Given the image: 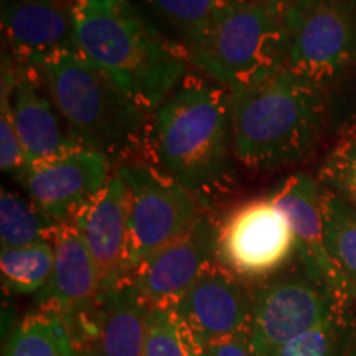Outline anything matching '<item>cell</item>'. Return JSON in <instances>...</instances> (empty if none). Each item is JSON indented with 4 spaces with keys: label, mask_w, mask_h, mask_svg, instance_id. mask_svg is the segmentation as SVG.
<instances>
[{
    "label": "cell",
    "mask_w": 356,
    "mask_h": 356,
    "mask_svg": "<svg viewBox=\"0 0 356 356\" xmlns=\"http://www.w3.org/2000/svg\"><path fill=\"white\" fill-rule=\"evenodd\" d=\"M234 159L270 173L297 165L333 129L332 91L277 66L228 89Z\"/></svg>",
    "instance_id": "obj_1"
},
{
    "label": "cell",
    "mask_w": 356,
    "mask_h": 356,
    "mask_svg": "<svg viewBox=\"0 0 356 356\" xmlns=\"http://www.w3.org/2000/svg\"><path fill=\"white\" fill-rule=\"evenodd\" d=\"M149 127L155 167L204 204L233 180L228 89L198 76H185L152 113Z\"/></svg>",
    "instance_id": "obj_2"
},
{
    "label": "cell",
    "mask_w": 356,
    "mask_h": 356,
    "mask_svg": "<svg viewBox=\"0 0 356 356\" xmlns=\"http://www.w3.org/2000/svg\"><path fill=\"white\" fill-rule=\"evenodd\" d=\"M76 51L147 113L184 81L188 58L127 0H78Z\"/></svg>",
    "instance_id": "obj_3"
},
{
    "label": "cell",
    "mask_w": 356,
    "mask_h": 356,
    "mask_svg": "<svg viewBox=\"0 0 356 356\" xmlns=\"http://www.w3.org/2000/svg\"><path fill=\"white\" fill-rule=\"evenodd\" d=\"M38 70L78 144L113 159L149 139V113L76 50L58 53Z\"/></svg>",
    "instance_id": "obj_4"
},
{
    "label": "cell",
    "mask_w": 356,
    "mask_h": 356,
    "mask_svg": "<svg viewBox=\"0 0 356 356\" xmlns=\"http://www.w3.org/2000/svg\"><path fill=\"white\" fill-rule=\"evenodd\" d=\"M286 8L270 0L222 2L211 25L186 51L188 61L226 89L282 63Z\"/></svg>",
    "instance_id": "obj_5"
},
{
    "label": "cell",
    "mask_w": 356,
    "mask_h": 356,
    "mask_svg": "<svg viewBox=\"0 0 356 356\" xmlns=\"http://www.w3.org/2000/svg\"><path fill=\"white\" fill-rule=\"evenodd\" d=\"M280 66L335 91L356 71V0H299L286 12Z\"/></svg>",
    "instance_id": "obj_6"
},
{
    "label": "cell",
    "mask_w": 356,
    "mask_h": 356,
    "mask_svg": "<svg viewBox=\"0 0 356 356\" xmlns=\"http://www.w3.org/2000/svg\"><path fill=\"white\" fill-rule=\"evenodd\" d=\"M131 191L129 274L145 257L193 228L207 204L157 167L127 160L118 167Z\"/></svg>",
    "instance_id": "obj_7"
},
{
    "label": "cell",
    "mask_w": 356,
    "mask_h": 356,
    "mask_svg": "<svg viewBox=\"0 0 356 356\" xmlns=\"http://www.w3.org/2000/svg\"><path fill=\"white\" fill-rule=\"evenodd\" d=\"M252 284L249 338L259 356H273L292 338L340 312H356L338 300L302 267Z\"/></svg>",
    "instance_id": "obj_8"
},
{
    "label": "cell",
    "mask_w": 356,
    "mask_h": 356,
    "mask_svg": "<svg viewBox=\"0 0 356 356\" xmlns=\"http://www.w3.org/2000/svg\"><path fill=\"white\" fill-rule=\"evenodd\" d=\"M292 259L296 238L269 195L241 202L216 221V262L239 279H269Z\"/></svg>",
    "instance_id": "obj_9"
},
{
    "label": "cell",
    "mask_w": 356,
    "mask_h": 356,
    "mask_svg": "<svg viewBox=\"0 0 356 356\" xmlns=\"http://www.w3.org/2000/svg\"><path fill=\"white\" fill-rule=\"evenodd\" d=\"M2 108L10 113L29 168L83 147L74 140L53 104L38 68L2 55Z\"/></svg>",
    "instance_id": "obj_10"
},
{
    "label": "cell",
    "mask_w": 356,
    "mask_h": 356,
    "mask_svg": "<svg viewBox=\"0 0 356 356\" xmlns=\"http://www.w3.org/2000/svg\"><path fill=\"white\" fill-rule=\"evenodd\" d=\"M323 188L307 172H296L280 181L269 193L275 207L282 211L296 238V259L302 270L327 287L338 300L353 307V296L325 243L322 208Z\"/></svg>",
    "instance_id": "obj_11"
},
{
    "label": "cell",
    "mask_w": 356,
    "mask_h": 356,
    "mask_svg": "<svg viewBox=\"0 0 356 356\" xmlns=\"http://www.w3.org/2000/svg\"><path fill=\"white\" fill-rule=\"evenodd\" d=\"M170 309L203 345L246 333L252 314V284L215 261Z\"/></svg>",
    "instance_id": "obj_12"
},
{
    "label": "cell",
    "mask_w": 356,
    "mask_h": 356,
    "mask_svg": "<svg viewBox=\"0 0 356 356\" xmlns=\"http://www.w3.org/2000/svg\"><path fill=\"white\" fill-rule=\"evenodd\" d=\"M113 159L99 150L79 147L50 162L30 167L25 191L37 210L53 222L68 221L111 180Z\"/></svg>",
    "instance_id": "obj_13"
},
{
    "label": "cell",
    "mask_w": 356,
    "mask_h": 356,
    "mask_svg": "<svg viewBox=\"0 0 356 356\" xmlns=\"http://www.w3.org/2000/svg\"><path fill=\"white\" fill-rule=\"evenodd\" d=\"M216 261V221L203 215L181 238L145 257L127 282L149 305L172 307Z\"/></svg>",
    "instance_id": "obj_14"
},
{
    "label": "cell",
    "mask_w": 356,
    "mask_h": 356,
    "mask_svg": "<svg viewBox=\"0 0 356 356\" xmlns=\"http://www.w3.org/2000/svg\"><path fill=\"white\" fill-rule=\"evenodd\" d=\"M50 243L55 251V264L50 282L37 296V307L61 317L74 332L95 312L104 291L95 261L73 221L56 222Z\"/></svg>",
    "instance_id": "obj_15"
},
{
    "label": "cell",
    "mask_w": 356,
    "mask_h": 356,
    "mask_svg": "<svg viewBox=\"0 0 356 356\" xmlns=\"http://www.w3.org/2000/svg\"><path fill=\"white\" fill-rule=\"evenodd\" d=\"M95 261L102 291L124 282L129 275L131 191L115 170L109 184L71 218Z\"/></svg>",
    "instance_id": "obj_16"
},
{
    "label": "cell",
    "mask_w": 356,
    "mask_h": 356,
    "mask_svg": "<svg viewBox=\"0 0 356 356\" xmlns=\"http://www.w3.org/2000/svg\"><path fill=\"white\" fill-rule=\"evenodd\" d=\"M78 0H7L2 32L7 51L22 65L42 66L61 51L76 50Z\"/></svg>",
    "instance_id": "obj_17"
},
{
    "label": "cell",
    "mask_w": 356,
    "mask_h": 356,
    "mask_svg": "<svg viewBox=\"0 0 356 356\" xmlns=\"http://www.w3.org/2000/svg\"><path fill=\"white\" fill-rule=\"evenodd\" d=\"M149 304L127 280L102 292L95 312L74 330L86 356H142Z\"/></svg>",
    "instance_id": "obj_18"
},
{
    "label": "cell",
    "mask_w": 356,
    "mask_h": 356,
    "mask_svg": "<svg viewBox=\"0 0 356 356\" xmlns=\"http://www.w3.org/2000/svg\"><path fill=\"white\" fill-rule=\"evenodd\" d=\"M3 356H86V351L63 318L37 310L13 328Z\"/></svg>",
    "instance_id": "obj_19"
},
{
    "label": "cell",
    "mask_w": 356,
    "mask_h": 356,
    "mask_svg": "<svg viewBox=\"0 0 356 356\" xmlns=\"http://www.w3.org/2000/svg\"><path fill=\"white\" fill-rule=\"evenodd\" d=\"M322 208L327 249L348 284L356 305V210L343 198L325 188Z\"/></svg>",
    "instance_id": "obj_20"
},
{
    "label": "cell",
    "mask_w": 356,
    "mask_h": 356,
    "mask_svg": "<svg viewBox=\"0 0 356 356\" xmlns=\"http://www.w3.org/2000/svg\"><path fill=\"white\" fill-rule=\"evenodd\" d=\"M55 251L50 241L26 248L2 249L0 270L3 289L22 296H38L51 279Z\"/></svg>",
    "instance_id": "obj_21"
},
{
    "label": "cell",
    "mask_w": 356,
    "mask_h": 356,
    "mask_svg": "<svg viewBox=\"0 0 356 356\" xmlns=\"http://www.w3.org/2000/svg\"><path fill=\"white\" fill-rule=\"evenodd\" d=\"M221 3V0H149L154 17L172 33L170 40L185 55L207 32Z\"/></svg>",
    "instance_id": "obj_22"
},
{
    "label": "cell",
    "mask_w": 356,
    "mask_h": 356,
    "mask_svg": "<svg viewBox=\"0 0 356 356\" xmlns=\"http://www.w3.org/2000/svg\"><path fill=\"white\" fill-rule=\"evenodd\" d=\"M53 222L37 210L32 202L2 188L0 195V241L2 249L26 248L50 241Z\"/></svg>",
    "instance_id": "obj_23"
},
{
    "label": "cell",
    "mask_w": 356,
    "mask_h": 356,
    "mask_svg": "<svg viewBox=\"0 0 356 356\" xmlns=\"http://www.w3.org/2000/svg\"><path fill=\"white\" fill-rule=\"evenodd\" d=\"M356 332V312H340L292 338L273 356H343Z\"/></svg>",
    "instance_id": "obj_24"
},
{
    "label": "cell",
    "mask_w": 356,
    "mask_h": 356,
    "mask_svg": "<svg viewBox=\"0 0 356 356\" xmlns=\"http://www.w3.org/2000/svg\"><path fill=\"white\" fill-rule=\"evenodd\" d=\"M317 180L325 190L333 191L356 210V139L338 137L325 155Z\"/></svg>",
    "instance_id": "obj_25"
},
{
    "label": "cell",
    "mask_w": 356,
    "mask_h": 356,
    "mask_svg": "<svg viewBox=\"0 0 356 356\" xmlns=\"http://www.w3.org/2000/svg\"><path fill=\"white\" fill-rule=\"evenodd\" d=\"M142 356H185L184 327L170 307L147 309Z\"/></svg>",
    "instance_id": "obj_26"
},
{
    "label": "cell",
    "mask_w": 356,
    "mask_h": 356,
    "mask_svg": "<svg viewBox=\"0 0 356 356\" xmlns=\"http://www.w3.org/2000/svg\"><path fill=\"white\" fill-rule=\"evenodd\" d=\"M0 167L7 175L22 178L29 170V160L24 145L13 127L10 113L2 108L0 115Z\"/></svg>",
    "instance_id": "obj_27"
},
{
    "label": "cell",
    "mask_w": 356,
    "mask_h": 356,
    "mask_svg": "<svg viewBox=\"0 0 356 356\" xmlns=\"http://www.w3.org/2000/svg\"><path fill=\"white\" fill-rule=\"evenodd\" d=\"M333 96V129L338 137L356 139V71L340 84Z\"/></svg>",
    "instance_id": "obj_28"
},
{
    "label": "cell",
    "mask_w": 356,
    "mask_h": 356,
    "mask_svg": "<svg viewBox=\"0 0 356 356\" xmlns=\"http://www.w3.org/2000/svg\"><path fill=\"white\" fill-rule=\"evenodd\" d=\"M203 348L207 356H259L251 343L248 332L211 341L203 345Z\"/></svg>",
    "instance_id": "obj_29"
},
{
    "label": "cell",
    "mask_w": 356,
    "mask_h": 356,
    "mask_svg": "<svg viewBox=\"0 0 356 356\" xmlns=\"http://www.w3.org/2000/svg\"><path fill=\"white\" fill-rule=\"evenodd\" d=\"M184 327V325H181ZM184 335H185V356H207L203 348V343L195 338L191 333L184 327Z\"/></svg>",
    "instance_id": "obj_30"
},
{
    "label": "cell",
    "mask_w": 356,
    "mask_h": 356,
    "mask_svg": "<svg viewBox=\"0 0 356 356\" xmlns=\"http://www.w3.org/2000/svg\"><path fill=\"white\" fill-rule=\"evenodd\" d=\"M343 356H356V332H355L353 338H351V341H350L348 348H346V351H345V355H343Z\"/></svg>",
    "instance_id": "obj_31"
},
{
    "label": "cell",
    "mask_w": 356,
    "mask_h": 356,
    "mask_svg": "<svg viewBox=\"0 0 356 356\" xmlns=\"http://www.w3.org/2000/svg\"><path fill=\"white\" fill-rule=\"evenodd\" d=\"M270 2L277 3V6L284 7V8H289V7H292L293 3H297V2H299V0H270Z\"/></svg>",
    "instance_id": "obj_32"
},
{
    "label": "cell",
    "mask_w": 356,
    "mask_h": 356,
    "mask_svg": "<svg viewBox=\"0 0 356 356\" xmlns=\"http://www.w3.org/2000/svg\"><path fill=\"white\" fill-rule=\"evenodd\" d=\"M221 2H234V0H221Z\"/></svg>",
    "instance_id": "obj_33"
}]
</instances>
